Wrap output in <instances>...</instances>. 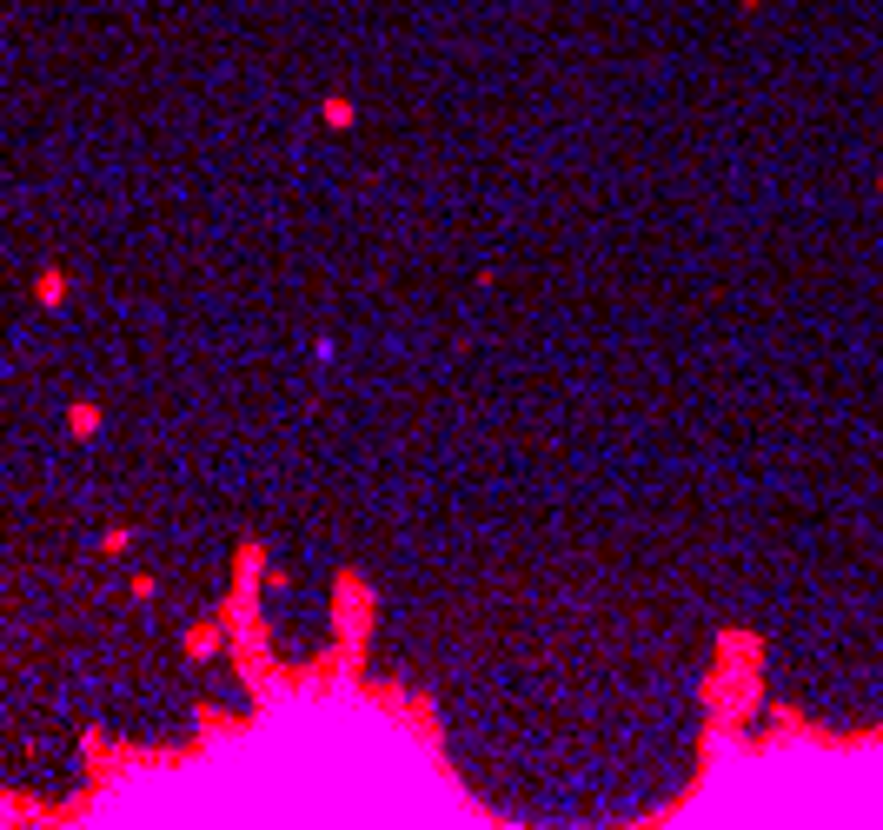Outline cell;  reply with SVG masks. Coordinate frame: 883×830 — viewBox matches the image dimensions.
I'll list each match as a JSON object with an SVG mask.
<instances>
[{
  "mask_svg": "<svg viewBox=\"0 0 883 830\" xmlns=\"http://www.w3.org/2000/svg\"><path fill=\"white\" fill-rule=\"evenodd\" d=\"M33 299H40V306H66V273L60 266H40V273H33Z\"/></svg>",
  "mask_w": 883,
  "mask_h": 830,
  "instance_id": "1",
  "label": "cell"
},
{
  "mask_svg": "<svg viewBox=\"0 0 883 830\" xmlns=\"http://www.w3.org/2000/svg\"><path fill=\"white\" fill-rule=\"evenodd\" d=\"M66 432H74V438H93V432H100V405H93V399L66 405Z\"/></svg>",
  "mask_w": 883,
  "mask_h": 830,
  "instance_id": "2",
  "label": "cell"
}]
</instances>
